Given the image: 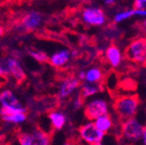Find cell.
I'll return each mask as SVG.
<instances>
[{
    "mask_svg": "<svg viewBox=\"0 0 146 145\" xmlns=\"http://www.w3.org/2000/svg\"><path fill=\"white\" fill-rule=\"evenodd\" d=\"M143 145H146V144H143Z\"/></svg>",
    "mask_w": 146,
    "mask_h": 145,
    "instance_id": "cell-30",
    "label": "cell"
},
{
    "mask_svg": "<svg viewBox=\"0 0 146 145\" xmlns=\"http://www.w3.org/2000/svg\"><path fill=\"white\" fill-rule=\"evenodd\" d=\"M103 78V72L98 67H91L85 72L84 80L87 83L96 84Z\"/></svg>",
    "mask_w": 146,
    "mask_h": 145,
    "instance_id": "cell-17",
    "label": "cell"
},
{
    "mask_svg": "<svg viewBox=\"0 0 146 145\" xmlns=\"http://www.w3.org/2000/svg\"><path fill=\"white\" fill-rule=\"evenodd\" d=\"M19 145H50L51 137L47 132L36 129L31 133H23L18 136Z\"/></svg>",
    "mask_w": 146,
    "mask_h": 145,
    "instance_id": "cell-3",
    "label": "cell"
},
{
    "mask_svg": "<svg viewBox=\"0 0 146 145\" xmlns=\"http://www.w3.org/2000/svg\"><path fill=\"white\" fill-rule=\"evenodd\" d=\"M63 145H72V144H71V143H69V142H66V143H64Z\"/></svg>",
    "mask_w": 146,
    "mask_h": 145,
    "instance_id": "cell-29",
    "label": "cell"
},
{
    "mask_svg": "<svg viewBox=\"0 0 146 145\" xmlns=\"http://www.w3.org/2000/svg\"><path fill=\"white\" fill-rule=\"evenodd\" d=\"M84 115L88 120H96L100 117L109 115V104L103 98L89 100L84 108Z\"/></svg>",
    "mask_w": 146,
    "mask_h": 145,
    "instance_id": "cell-4",
    "label": "cell"
},
{
    "mask_svg": "<svg viewBox=\"0 0 146 145\" xmlns=\"http://www.w3.org/2000/svg\"><path fill=\"white\" fill-rule=\"evenodd\" d=\"M125 54L130 61L146 65V37L133 40L128 45Z\"/></svg>",
    "mask_w": 146,
    "mask_h": 145,
    "instance_id": "cell-2",
    "label": "cell"
},
{
    "mask_svg": "<svg viewBox=\"0 0 146 145\" xmlns=\"http://www.w3.org/2000/svg\"><path fill=\"white\" fill-rule=\"evenodd\" d=\"M70 57L71 53L69 52V50L62 49V50L56 51L55 53H53L51 57H49V62L54 67H63L69 62Z\"/></svg>",
    "mask_w": 146,
    "mask_h": 145,
    "instance_id": "cell-13",
    "label": "cell"
},
{
    "mask_svg": "<svg viewBox=\"0 0 146 145\" xmlns=\"http://www.w3.org/2000/svg\"><path fill=\"white\" fill-rule=\"evenodd\" d=\"M42 14L38 11H31L25 14L21 19V25L23 29L27 31H34L41 25L42 23Z\"/></svg>",
    "mask_w": 146,
    "mask_h": 145,
    "instance_id": "cell-11",
    "label": "cell"
},
{
    "mask_svg": "<svg viewBox=\"0 0 146 145\" xmlns=\"http://www.w3.org/2000/svg\"><path fill=\"white\" fill-rule=\"evenodd\" d=\"M98 90H100V88L96 84L85 83L81 87V95L82 98H88V96H91V95L98 93Z\"/></svg>",
    "mask_w": 146,
    "mask_h": 145,
    "instance_id": "cell-18",
    "label": "cell"
},
{
    "mask_svg": "<svg viewBox=\"0 0 146 145\" xmlns=\"http://www.w3.org/2000/svg\"><path fill=\"white\" fill-rule=\"evenodd\" d=\"M8 75L6 64L4 62H0V77H6Z\"/></svg>",
    "mask_w": 146,
    "mask_h": 145,
    "instance_id": "cell-21",
    "label": "cell"
},
{
    "mask_svg": "<svg viewBox=\"0 0 146 145\" xmlns=\"http://www.w3.org/2000/svg\"><path fill=\"white\" fill-rule=\"evenodd\" d=\"M0 115L2 120L10 124H21L27 119L25 108H1Z\"/></svg>",
    "mask_w": 146,
    "mask_h": 145,
    "instance_id": "cell-7",
    "label": "cell"
},
{
    "mask_svg": "<svg viewBox=\"0 0 146 145\" xmlns=\"http://www.w3.org/2000/svg\"><path fill=\"white\" fill-rule=\"evenodd\" d=\"M79 136L84 142L88 144H94V143L102 142V140L105 137V134L100 132L92 122H88L80 126Z\"/></svg>",
    "mask_w": 146,
    "mask_h": 145,
    "instance_id": "cell-6",
    "label": "cell"
},
{
    "mask_svg": "<svg viewBox=\"0 0 146 145\" xmlns=\"http://www.w3.org/2000/svg\"><path fill=\"white\" fill-rule=\"evenodd\" d=\"M1 108H23L21 100L9 89H4L0 92Z\"/></svg>",
    "mask_w": 146,
    "mask_h": 145,
    "instance_id": "cell-12",
    "label": "cell"
},
{
    "mask_svg": "<svg viewBox=\"0 0 146 145\" xmlns=\"http://www.w3.org/2000/svg\"><path fill=\"white\" fill-rule=\"evenodd\" d=\"M2 35H3V29H2V27L0 25V37L2 36Z\"/></svg>",
    "mask_w": 146,
    "mask_h": 145,
    "instance_id": "cell-26",
    "label": "cell"
},
{
    "mask_svg": "<svg viewBox=\"0 0 146 145\" xmlns=\"http://www.w3.org/2000/svg\"><path fill=\"white\" fill-rule=\"evenodd\" d=\"M81 106H82V100L80 98H78L75 102V104H74V108L75 109H79V108H81Z\"/></svg>",
    "mask_w": 146,
    "mask_h": 145,
    "instance_id": "cell-23",
    "label": "cell"
},
{
    "mask_svg": "<svg viewBox=\"0 0 146 145\" xmlns=\"http://www.w3.org/2000/svg\"><path fill=\"white\" fill-rule=\"evenodd\" d=\"M0 145H11L10 143H2V144H0Z\"/></svg>",
    "mask_w": 146,
    "mask_h": 145,
    "instance_id": "cell-28",
    "label": "cell"
},
{
    "mask_svg": "<svg viewBox=\"0 0 146 145\" xmlns=\"http://www.w3.org/2000/svg\"><path fill=\"white\" fill-rule=\"evenodd\" d=\"M80 85V80L78 77L69 76L63 80L60 84L59 91H58V96L60 98H65L71 94L73 91H75Z\"/></svg>",
    "mask_w": 146,
    "mask_h": 145,
    "instance_id": "cell-9",
    "label": "cell"
},
{
    "mask_svg": "<svg viewBox=\"0 0 146 145\" xmlns=\"http://www.w3.org/2000/svg\"><path fill=\"white\" fill-rule=\"evenodd\" d=\"M141 27H142V30L144 31V32L146 33V18L143 21V23H142V25H141Z\"/></svg>",
    "mask_w": 146,
    "mask_h": 145,
    "instance_id": "cell-24",
    "label": "cell"
},
{
    "mask_svg": "<svg viewBox=\"0 0 146 145\" xmlns=\"http://www.w3.org/2000/svg\"><path fill=\"white\" fill-rule=\"evenodd\" d=\"M143 127L144 126H142L141 123L135 118L126 120L122 125V135L128 141H138L141 139Z\"/></svg>",
    "mask_w": 146,
    "mask_h": 145,
    "instance_id": "cell-5",
    "label": "cell"
},
{
    "mask_svg": "<svg viewBox=\"0 0 146 145\" xmlns=\"http://www.w3.org/2000/svg\"><path fill=\"white\" fill-rule=\"evenodd\" d=\"M49 120L55 129L61 130L66 124V116L59 111H53L49 114Z\"/></svg>",
    "mask_w": 146,
    "mask_h": 145,
    "instance_id": "cell-15",
    "label": "cell"
},
{
    "mask_svg": "<svg viewBox=\"0 0 146 145\" xmlns=\"http://www.w3.org/2000/svg\"><path fill=\"white\" fill-rule=\"evenodd\" d=\"M134 9H146V0H135Z\"/></svg>",
    "mask_w": 146,
    "mask_h": 145,
    "instance_id": "cell-20",
    "label": "cell"
},
{
    "mask_svg": "<svg viewBox=\"0 0 146 145\" xmlns=\"http://www.w3.org/2000/svg\"><path fill=\"white\" fill-rule=\"evenodd\" d=\"M94 124L100 132H103V133L105 134L112 129L113 120L109 115H106V116H103V117H100V118H98L96 120H94Z\"/></svg>",
    "mask_w": 146,
    "mask_h": 145,
    "instance_id": "cell-16",
    "label": "cell"
},
{
    "mask_svg": "<svg viewBox=\"0 0 146 145\" xmlns=\"http://www.w3.org/2000/svg\"><path fill=\"white\" fill-rule=\"evenodd\" d=\"M105 4H107V5L115 4V1H114V0H106V1H105Z\"/></svg>",
    "mask_w": 146,
    "mask_h": 145,
    "instance_id": "cell-25",
    "label": "cell"
},
{
    "mask_svg": "<svg viewBox=\"0 0 146 145\" xmlns=\"http://www.w3.org/2000/svg\"><path fill=\"white\" fill-rule=\"evenodd\" d=\"M141 140L143 142V144H146V127H143V130H142Z\"/></svg>",
    "mask_w": 146,
    "mask_h": 145,
    "instance_id": "cell-22",
    "label": "cell"
},
{
    "mask_svg": "<svg viewBox=\"0 0 146 145\" xmlns=\"http://www.w3.org/2000/svg\"><path fill=\"white\" fill-rule=\"evenodd\" d=\"M89 145H104L102 142H98V143H94V144H89Z\"/></svg>",
    "mask_w": 146,
    "mask_h": 145,
    "instance_id": "cell-27",
    "label": "cell"
},
{
    "mask_svg": "<svg viewBox=\"0 0 146 145\" xmlns=\"http://www.w3.org/2000/svg\"><path fill=\"white\" fill-rule=\"evenodd\" d=\"M82 19L89 25L100 27L106 23V14L98 7H85L82 10Z\"/></svg>",
    "mask_w": 146,
    "mask_h": 145,
    "instance_id": "cell-8",
    "label": "cell"
},
{
    "mask_svg": "<svg viewBox=\"0 0 146 145\" xmlns=\"http://www.w3.org/2000/svg\"><path fill=\"white\" fill-rule=\"evenodd\" d=\"M29 54L31 57H33L36 61L41 62V63H45V62H49V56L46 54L44 51L41 50H30Z\"/></svg>",
    "mask_w": 146,
    "mask_h": 145,
    "instance_id": "cell-19",
    "label": "cell"
},
{
    "mask_svg": "<svg viewBox=\"0 0 146 145\" xmlns=\"http://www.w3.org/2000/svg\"><path fill=\"white\" fill-rule=\"evenodd\" d=\"M6 64L7 70H8V74H10L16 81H23L25 79V72L23 70V66L21 65V63L15 59V58H8L5 61Z\"/></svg>",
    "mask_w": 146,
    "mask_h": 145,
    "instance_id": "cell-10",
    "label": "cell"
},
{
    "mask_svg": "<svg viewBox=\"0 0 146 145\" xmlns=\"http://www.w3.org/2000/svg\"><path fill=\"white\" fill-rule=\"evenodd\" d=\"M106 57L110 65L113 67H118L122 62L121 50L116 45H111L106 50Z\"/></svg>",
    "mask_w": 146,
    "mask_h": 145,
    "instance_id": "cell-14",
    "label": "cell"
},
{
    "mask_svg": "<svg viewBox=\"0 0 146 145\" xmlns=\"http://www.w3.org/2000/svg\"><path fill=\"white\" fill-rule=\"evenodd\" d=\"M139 107V100L136 95H122L115 102V112L119 118L126 121L134 118Z\"/></svg>",
    "mask_w": 146,
    "mask_h": 145,
    "instance_id": "cell-1",
    "label": "cell"
}]
</instances>
